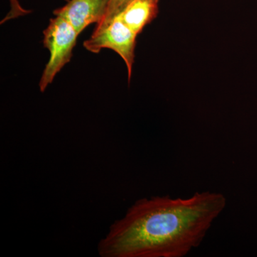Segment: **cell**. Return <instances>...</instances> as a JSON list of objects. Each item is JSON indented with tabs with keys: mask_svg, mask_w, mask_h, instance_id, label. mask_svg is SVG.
I'll return each instance as SVG.
<instances>
[{
	"mask_svg": "<svg viewBox=\"0 0 257 257\" xmlns=\"http://www.w3.org/2000/svg\"><path fill=\"white\" fill-rule=\"evenodd\" d=\"M226 205L216 192L189 198H143L111 225L99 241L102 257H183L202 242Z\"/></svg>",
	"mask_w": 257,
	"mask_h": 257,
	"instance_id": "6da1fadb",
	"label": "cell"
},
{
	"mask_svg": "<svg viewBox=\"0 0 257 257\" xmlns=\"http://www.w3.org/2000/svg\"><path fill=\"white\" fill-rule=\"evenodd\" d=\"M65 1L69 2V0H65Z\"/></svg>",
	"mask_w": 257,
	"mask_h": 257,
	"instance_id": "52a82bcc",
	"label": "cell"
},
{
	"mask_svg": "<svg viewBox=\"0 0 257 257\" xmlns=\"http://www.w3.org/2000/svg\"><path fill=\"white\" fill-rule=\"evenodd\" d=\"M138 35L116 17L106 25L96 26L89 40L84 42V48L97 54L102 49L114 50L124 61L130 82L135 58V47Z\"/></svg>",
	"mask_w": 257,
	"mask_h": 257,
	"instance_id": "3957f363",
	"label": "cell"
},
{
	"mask_svg": "<svg viewBox=\"0 0 257 257\" xmlns=\"http://www.w3.org/2000/svg\"><path fill=\"white\" fill-rule=\"evenodd\" d=\"M132 1L133 0H109L107 10L104 18L99 23L96 24V26L106 25L119 16Z\"/></svg>",
	"mask_w": 257,
	"mask_h": 257,
	"instance_id": "8992f818",
	"label": "cell"
},
{
	"mask_svg": "<svg viewBox=\"0 0 257 257\" xmlns=\"http://www.w3.org/2000/svg\"><path fill=\"white\" fill-rule=\"evenodd\" d=\"M109 0H69L67 5L54 11L75 29L78 35L89 25L98 24L104 18Z\"/></svg>",
	"mask_w": 257,
	"mask_h": 257,
	"instance_id": "277c9868",
	"label": "cell"
},
{
	"mask_svg": "<svg viewBox=\"0 0 257 257\" xmlns=\"http://www.w3.org/2000/svg\"><path fill=\"white\" fill-rule=\"evenodd\" d=\"M43 35L44 47L50 52V57L39 84L42 92H45L56 75L71 60L79 36L73 26L60 16L51 19Z\"/></svg>",
	"mask_w": 257,
	"mask_h": 257,
	"instance_id": "7a4b0ae2",
	"label": "cell"
},
{
	"mask_svg": "<svg viewBox=\"0 0 257 257\" xmlns=\"http://www.w3.org/2000/svg\"><path fill=\"white\" fill-rule=\"evenodd\" d=\"M158 13L159 0H133L119 17L133 32L140 35L157 18Z\"/></svg>",
	"mask_w": 257,
	"mask_h": 257,
	"instance_id": "5b68a950",
	"label": "cell"
}]
</instances>
